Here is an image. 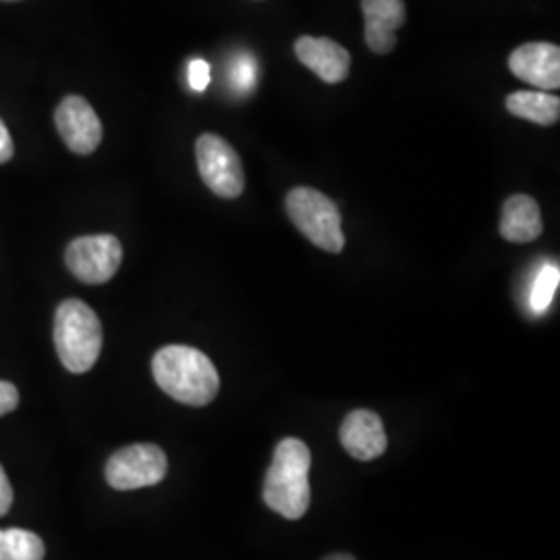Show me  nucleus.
Listing matches in <instances>:
<instances>
[{
	"label": "nucleus",
	"instance_id": "obj_1",
	"mask_svg": "<svg viewBox=\"0 0 560 560\" xmlns=\"http://www.w3.org/2000/svg\"><path fill=\"white\" fill-rule=\"evenodd\" d=\"M152 374L168 397L191 407L212 402L221 388L217 365L200 349L187 345L162 347L152 360Z\"/></svg>",
	"mask_w": 560,
	"mask_h": 560
},
{
	"label": "nucleus",
	"instance_id": "obj_2",
	"mask_svg": "<svg viewBox=\"0 0 560 560\" xmlns=\"http://www.w3.org/2000/svg\"><path fill=\"white\" fill-rule=\"evenodd\" d=\"M310 448L298 439L279 442L264 481V501L287 520H301L310 509Z\"/></svg>",
	"mask_w": 560,
	"mask_h": 560
},
{
	"label": "nucleus",
	"instance_id": "obj_3",
	"mask_svg": "<svg viewBox=\"0 0 560 560\" xmlns=\"http://www.w3.org/2000/svg\"><path fill=\"white\" fill-rule=\"evenodd\" d=\"M55 347L69 372L85 374L101 358L102 324L96 312L80 300H67L57 307Z\"/></svg>",
	"mask_w": 560,
	"mask_h": 560
},
{
	"label": "nucleus",
	"instance_id": "obj_4",
	"mask_svg": "<svg viewBox=\"0 0 560 560\" xmlns=\"http://www.w3.org/2000/svg\"><path fill=\"white\" fill-rule=\"evenodd\" d=\"M287 214L301 233L316 247L330 254H340L345 235L340 229L337 203L312 187H295L287 196Z\"/></svg>",
	"mask_w": 560,
	"mask_h": 560
},
{
	"label": "nucleus",
	"instance_id": "obj_5",
	"mask_svg": "<svg viewBox=\"0 0 560 560\" xmlns=\"http://www.w3.org/2000/svg\"><path fill=\"white\" fill-rule=\"evenodd\" d=\"M196 159L200 177L219 198H240L245 189V173L240 154L217 133H203L196 141Z\"/></svg>",
	"mask_w": 560,
	"mask_h": 560
},
{
	"label": "nucleus",
	"instance_id": "obj_6",
	"mask_svg": "<svg viewBox=\"0 0 560 560\" xmlns=\"http://www.w3.org/2000/svg\"><path fill=\"white\" fill-rule=\"evenodd\" d=\"M168 460L156 444H131L117 451L104 469L110 488L127 492L156 486L166 478Z\"/></svg>",
	"mask_w": 560,
	"mask_h": 560
},
{
	"label": "nucleus",
	"instance_id": "obj_7",
	"mask_svg": "<svg viewBox=\"0 0 560 560\" xmlns=\"http://www.w3.org/2000/svg\"><path fill=\"white\" fill-rule=\"evenodd\" d=\"M65 261L81 282L104 284L117 275L122 261V247L113 235H88L71 241Z\"/></svg>",
	"mask_w": 560,
	"mask_h": 560
},
{
	"label": "nucleus",
	"instance_id": "obj_8",
	"mask_svg": "<svg viewBox=\"0 0 560 560\" xmlns=\"http://www.w3.org/2000/svg\"><path fill=\"white\" fill-rule=\"evenodd\" d=\"M55 122L67 148L80 156L92 154L102 141V122L92 104L81 96L60 102Z\"/></svg>",
	"mask_w": 560,
	"mask_h": 560
},
{
	"label": "nucleus",
	"instance_id": "obj_9",
	"mask_svg": "<svg viewBox=\"0 0 560 560\" xmlns=\"http://www.w3.org/2000/svg\"><path fill=\"white\" fill-rule=\"evenodd\" d=\"M509 69L515 78L536 85L538 90H559L560 48L550 42L523 44L509 57Z\"/></svg>",
	"mask_w": 560,
	"mask_h": 560
},
{
	"label": "nucleus",
	"instance_id": "obj_10",
	"mask_svg": "<svg viewBox=\"0 0 560 560\" xmlns=\"http://www.w3.org/2000/svg\"><path fill=\"white\" fill-rule=\"evenodd\" d=\"M340 442L358 460L378 459L388 446L381 416L370 409H355L345 418L340 425Z\"/></svg>",
	"mask_w": 560,
	"mask_h": 560
},
{
	"label": "nucleus",
	"instance_id": "obj_11",
	"mask_svg": "<svg viewBox=\"0 0 560 560\" xmlns=\"http://www.w3.org/2000/svg\"><path fill=\"white\" fill-rule=\"evenodd\" d=\"M365 18V44L376 55H388L397 46V30L405 23L402 0H361Z\"/></svg>",
	"mask_w": 560,
	"mask_h": 560
},
{
	"label": "nucleus",
	"instance_id": "obj_12",
	"mask_svg": "<svg viewBox=\"0 0 560 560\" xmlns=\"http://www.w3.org/2000/svg\"><path fill=\"white\" fill-rule=\"evenodd\" d=\"M295 55L300 62L312 69L326 83H340L347 80L351 69V55L330 38L301 36L295 42Z\"/></svg>",
	"mask_w": 560,
	"mask_h": 560
},
{
	"label": "nucleus",
	"instance_id": "obj_13",
	"mask_svg": "<svg viewBox=\"0 0 560 560\" xmlns=\"http://www.w3.org/2000/svg\"><path fill=\"white\" fill-rule=\"evenodd\" d=\"M502 240L511 243H529L536 241L544 231L540 206L529 196H511L502 206L501 217Z\"/></svg>",
	"mask_w": 560,
	"mask_h": 560
},
{
	"label": "nucleus",
	"instance_id": "obj_14",
	"mask_svg": "<svg viewBox=\"0 0 560 560\" xmlns=\"http://www.w3.org/2000/svg\"><path fill=\"white\" fill-rule=\"evenodd\" d=\"M506 110L520 119L548 127L560 119V101L548 92H515L506 98Z\"/></svg>",
	"mask_w": 560,
	"mask_h": 560
},
{
	"label": "nucleus",
	"instance_id": "obj_15",
	"mask_svg": "<svg viewBox=\"0 0 560 560\" xmlns=\"http://www.w3.org/2000/svg\"><path fill=\"white\" fill-rule=\"evenodd\" d=\"M44 541L34 532L0 529V560H44Z\"/></svg>",
	"mask_w": 560,
	"mask_h": 560
},
{
	"label": "nucleus",
	"instance_id": "obj_16",
	"mask_svg": "<svg viewBox=\"0 0 560 560\" xmlns=\"http://www.w3.org/2000/svg\"><path fill=\"white\" fill-rule=\"evenodd\" d=\"M559 282V266H557V264H546L540 272H538V279L534 282L532 298H529L532 310H534L536 314H544V312L550 307V303H552L555 295H557Z\"/></svg>",
	"mask_w": 560,
	"mask_h": 560
},
{
	"label": "nucleus",
	"instance_id": "obj_17",
	"mask_svg": "<svg viewBox=\"0 0 560 560\" xmlns=\"http://www.w3.org/2000/svg\"><path fill=\"white\" fill-rule=\"evenodd\" d=\"M231 80L241 92H249L256 85V60L247 55H241L240 59L233 62Z\"/></svg>",
	"mask_w": 560,
	"mask_h": 560
},
{
	"label": "nucleus",
	"instance_id": "obj_18",
	"mask_svg": "<svg viewBox=\"0 0 560 560\" xmlns=\"http://www.w3.org/2000/svg\"><path fill=\"white\" fill-rule=\"evenodd\" d=\"M187 81L194 92H203L210 83V65L203 59H194L187 69Z\"/></svg>",
	"mask_w": 560,
	"mask_h": 560
},
{
	"label": "nucleus",
	"instance_id": "obj_19",
	"mask_svg": "<svg viewBox=\"0 0 560 560\" xmlns=\"http://www.w3.org/2000/svg\"><path fill=\"white\" fill-rule=\"evenodd\" d=\"M20 405V390L11 382L0 381V418L18 409Z\"/></svg>",
	"mask_w": 560,
	"mask_h": 560
},
{
	"label": "nucleus",
	"instance_id": "obj_20",
	"mask_svg": "<svg viewBox=\"0 0 560 560\" xmlns=\"http://www.w3.org/2000/svg\"><path fill=\"white\" fill-rule=\"evenodd\" d=\"M11 504H13V488H11V481H9L2 465H0V517H4L9 513Z\"/></svg>",
	"mask_w": 560,
	"mask_h": 560
},
{
	"label": "nucleus",
	"instance_id": "obj_21",
	"mask_svg": "<svg viewBox=\"0 0 560 560\" xmlns=\"http://www.w3.org/2000/svg\"><path fill=\"white\" fill-rule=\"evenodd\" d=\"M13 140H11V133L7 129V125L0 119V164L11 161L13 159Z\"/></svg>",
	"mask_w": 560,
	"mask_h": 560
},
{
	"label": "nucleus",
	"instance_id": "obj_22",
	"mask_svg": "<svg viewBox=\"0 0 560 560\" xmlns=\"http://www.w3.org/2000/svg\"><path fill=\"white\" fill-rule=\"evenodd\" d=\"M324 560H355L351 555H328Z\"/></svg>",
	"mask_w": 560,
	"mask_h": 560
}]
</instances>
